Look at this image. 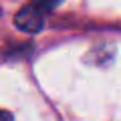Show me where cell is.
Returning <instances> with one entry per match:
<instances>
[{
  "label": "cell",
  "instance_id": "cell-1",
  "mask_svg": "<svg viewBox=\"0 0 121 121\" xmlns=\"http://www.w3.org/2000/svg\"><path fill=\"white\" fill-rule=\"evenodd\" d=\"M14 24H16V28L35 35V32H39V30L43 28L44 18H43V12H40V10H36L35 6L28 4V6H22V8L16 12V16H14Z\"/></svg>",
  "mask_w": 121,
  "mask_h": 121
},
{
  "label": "cell",
  "instance_id": "cell-2",
  "mask_svg": "<svg viewBox=\"0 0 121 121\" xmlns=\"http://www.w3.org/2000/svg\"><path fill=\"white\" fill-rule=\"evenodd\" d=\"M56 4H60V0H30V6H35L36 10H51Z\"/></svg>",
  "mask_w": 121,
  "mask_h": 121
},
{
  "label": "cell",
  "instance_id": "cell-3",
  "mask_svg": "<svg viewBox=\"0 0 121 121\" xmlns=\"http://www.w3.org/2000/svg\"><path fill=\"white\" fill-rule=\"evenodd\" d=\"M0 121H12V115L4 109H0Z\"/></svg>",
  "mask_w": 121,
  "mask_h": 121
}]
</instances>
